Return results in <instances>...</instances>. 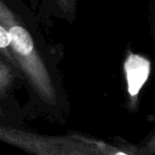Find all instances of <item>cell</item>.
<instances>
[{
	"label": "cell",
	"instance_id": "cell-1",
	"mask_svg": "<svg viewBox=\"0 0 155 155\" xmlns=\"http://www.w3.org/2000/svg\"><path fill=\"white\" fill-rule=\"evenodd\" d=\"M0 141L36 155H99L91 149L67 136H47L0 124Z\"/></svg>",
	"mask_w": 155,
	"mask_h": 155
},
{
	"label": "cell",
	"instance_id": "cell-2",
	"mask_svg": "<svg viewBox=\"0 0 155 155\" xmlns=\"http://www.w3.org/2000/svg\"><path fill=\"white\" fill-rule=\"evenodd\" d=\"M151 64L147 58L138 54L131 53L124 62V71L127 77V93L134 103H136L137 96L143 84L147 82L150 73Z\"/></svg>",
	"mask_w": 155,
	"mask_h": 155
},
{
	"label": "cell",
	"instance_id": "cell-3",
	"mask_svg": "<svg viewBox=\"0 0 155 155\" xmlns=\"http://www.w3.org/2000/svg\"><path fill=\"white\" fill-rule=\"evenodd\" d=\"M74 139L79 140L89 149L99 155H146L142 149L138 148H119L100 139H96L91 136H86L80 133H69Z\"/></svg>",
	"mask_w": 155,
	"mask_h": 155
},
{
	"label": "cell",
	"instance_id": "cell-4",
	"mask_svg": "<svg viewBox=\"0 0 155 155\" xmlns=\"http://www.w3.org/2000/svg\"><path fill=\"white\" fill-rule=\"evenodd\" d=\"M17 75L19 72L5 58H0V99L9 94Z\"/></svg>",
	"mask_w": 155,
	"mask_h": 155
},
{
	"label": "cell",
	"instance_id": "cell-5",
	"mask_svg": "<svg viewBox=\"0 0 155 155\" xmlns=\"http://www.w3.org/2000/svg\"><path fill=\"white\" fill-rule=\"evenodd\" d=\"M1 115H3V110L0 107V116H1Z\"/></svg>",
	"mask_w": 155,
	"mask_h": 155
}]
</instances>
